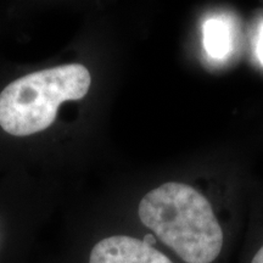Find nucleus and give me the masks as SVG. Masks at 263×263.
Listing matches in <instances>:
<instances>
[{
    "instance_id": "nucleus-1",
    "label": "nucleus",
    "mask_w": 263,
    "mask_h": 263,
    "mask_svg": "<svg viewBox=\"0 0 263 263\" xmlns=\"http://www.w3.org/2000/svg\"><path fill=\"white\" fill-rule=\"evenodd\" d=\"M138 217L182 263H217L224 251V224L189 184L167 182L153 189L140 200Z\"/></svg>"
},
{
    "instance_id": "nucleus-2",
    "label": "nucleus",
    "mask_w": 263,
    "mask_h": 263,
    "mask_svg": "<svg viewBox=\"0 0 263 263\" xmlns=\"http://www.w3.org/2000/svg\"><path fill=\"white\" fill-rule=\"evenodd\" d=\"M90 82L89 71L80 64L24 76L0 94V127L16 137L47 129L57 118L59 106L67 100L83 99Z\"/></svg>"
},
{
    "instance_id": "nucleus-3",
    "label": "nucleus",
    "mask_w": 263,
    "mask_h": 263,
    "mask_svg": "<svg viewBox=\"0 0 263 263\" xmlns=\"http://www.w3.org/2000/svg\"><path fill=\"white\" fill-rule=\"evenodd\" d=\"M232 34L224 20L212 17L203 25V48L210 57L223 59L232 51Z\"/></svg>"
},
{
    "instance_id": "nucleus-4",
    "label": "nucleus",
    "mask_w": 263,
    "mask_h": 263,
    "mask_svg": "<svg viewBox=\"0 0 263 263\" xmlns=\"http://www.w3.org/2000/svg\"><path fill=\"white\" fill-rule=\"evenodd\" d=\"M246 263H263V234L259 236L257 245L252 250Z\"/></svg>"
},
{
    "instance_id": "nucleus-5",
    "label": "nucleus",
    "mask_w": 263,
    "mask_h": 263,
    "mask_svg": "<svg viewBox=\"0 0 263 263\" xmlns=\"http://www.w3.org/2000/svg\"><path fill=\"white\" fill-rule=\"evenodd\" d=\"M257 57L259 59V62L263 65V25L261 27V31H259V35H258V42H257Z\"/></svg>"
}]
</instances>
